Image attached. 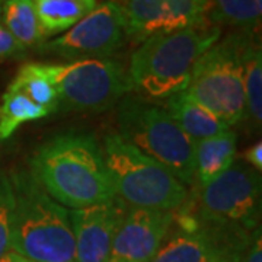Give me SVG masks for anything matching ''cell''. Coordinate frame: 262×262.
I'll return each mask as SVG.
<instances>
[{"label":"cell","instance_id":"15","mask_svg":"<svg viewBox=\"0 0 262 262\" xmlns=\"http://www.w3.org/2000/svg\"><path fill=\"white\" fill-rule=\"evenodd\" d=\"M242 70H244L245 101L246 114L253 130H259L262 124V50L259 29L251 31L244 53H242Z\"/></svg>","mask_w":262,"mask_h":262},{"label":"cell","instance_id":"8","mask_svg":"<svg viewBox=\"0 0 262 262\" xmlns=\"http://www.w3.org/2000/svg\"><path fill=\"white\" fill-rule=\"evenodd\" d=\"M261 172L234 160L220 177L200 185L195 208L189 211L200 220L255 229L261 226Z\"/></svg>","mask_w":262,"mask_h":262},{"label":"cell","instance_id":"12","mask_svg":"<svg viewBox=\"0 0 262 262\" xmlns=\"http://www.w3.org/2000/svg\"><path fill=\"white\" fill-rule=\"evenodd\" d=\"M130 207L118 196L70 211L76 262H108L117 230Z\"/></svg>","mask_w":262,"mask_h":262},{"label":"cell","instance_id":"2","mask_svg":"<svg viewBox=\"0 0 262 262\" xmlns=\"http://www.w3.org/2000/svg\"><path fill=\"white\" fill-rule=\"evenodd\" d=\"M10 251L31 262H76L70 211L48 195L28 169L10 175Z\"/></svg>","mask_w":262,"mask_h":262},{"label":"cell","instance_id":"20","mask_svg":"<svg viewBox=\"0 0 262 262\" xmlns=\"http://www.w3.org/2000/svg\"><path fill=\"white\" fill-rule=\"evenodd\" d=\"M50 114L24 94L8 88L0 103V143L10 139L20 125L46 118Z\"/></svg>","mask_w":262,"mask_h":262},{"label":"cell","instance_id":"19","mask_svg":"<svg viewBox=\"0 0 262 262\" xmlns=\"http://www.w3.org/2000/svg\"><path fill=\"white\" fill-rule=\"evenodd\" d=\"M150 262H211V256L198 225L194 229L178 226Z\"/></svg>","mask_w":262,"mask_h":262},{"label":"cell","instance_id":"13","mask_svg":"<svg viewBox=\"0 0 262 262\" xmlns=\"http://www.w3.org/2000/svg\"><path fill=\"white\" fill-rule=\"evenodd\" d=\"M165 110L194 143L229 130V127L219 117L185 92H179L168 98Z\"/></svg>","mask_w":262,"mask_h":262},{"label":"cell","instance_id":"3","mask_svg":"<svg viewBox=\"0 0 262 262\" xmlns=\"http://www.w3.org/2000/svg\"><path fill=\"white\" fill-rule=\"evenodd\" d=\"M222 38L211 22L162 34L143 41L130 58L131 88L144 99H168L184 92L196 61Z\"/></svg>","mask_w":262,"mask_h":262},{"label":"cell","instance_id":"25","mask_svg":"<svg viewBox=\"0 0 262 262\" xmlns=\"http://www.w3.org/2000/svg\"><path fill=\"white\" fill-rule=\"evenodd\" d=\"M2 5H3V0H0V13H2Z\"/></svg>","mask_w":262,"mask_h":262},{"label":"cell","instance_id":"16","mask_svg":"<svg viewBox=\"0 0 262 262\" xmlns=\"http://www.w3.org/2000/svg\"><path fill=\"white\" fill-rule=\"evenodd\" d=\"M44 38L66 32L98 6V0H34Z\"/></svg>","mask_w":262,"mask_h":262},{"label":"cell","instance_id":"23","mask_svg":"<svg viewBox=\"0 0 262 262\" xmlns=\"http://www.w3.org/2000/svg\"><path fill=\"white\" fill-rule=\"evenodd\" d=\"M25 51L27 48L22 47L9 31L3 27V24H0V60L24 57Z\"/></svg>","mask_w":262,"mask_h":262},{"label":"cell","instance_id":"6","mask_svg":"<svg viewBox=\"0 0 262 262\" xmlns=\"http://www.w3.org/2000/svg\"><path fill=\"white\" fill-rule=\"evenodd\" d=\"M249 32H230L208 48L196 61L191 80L184 91L229 128L242 121L246 114L242 53Z\"/></svg>","mask_w":262,"mask_h":262},{"label":"cell","instance_id":"21","mask_svg":"<svg viewBox=\"0 0 262 262\" xmlns=\"http://www.w3.org/2000/svg\"><path fill=\"white\" fill-rule=\"evenodd\" d=\"M8 88L24 94L32 102L46 108L51 114L58 111L56 88L42 72L41 63H25L19 69Z\"/></svg>","mask_w":262,"mask_h":262},{"label":"cell","instance_id":"14","mask_svg":"<svg viewBox=\"0 0 262 262\" xmlns=\"http://www.w3.org/2000/svg\"><path fill=\"white\" fill-rule=\"evenodd\" d=\"M237 153V136L226 130L195 143V179L200 185L213 181L233 165Z\"/></svg>","mask_w":262,"mask_h":262},{"label":"cell","instance_id":"10","mask_svg":"<svg viewBox=\"0 0 262 262\" xmlns=\"http://www.w3.org/2000/svg\"><path fill=\"white\" fill-rule=\"evenodd\" d=\"M125 18L128 38L170 34L206 22L207 0H115Z\"/></svg>","mask_w":262,"mask_h":262},{"label":"cell","instance_id":"4","mask_svg":"<svg viewBox=\"0 0 262 262\" xmlns=\"http://www.w3.org/2000/svg\"><path fill=\"white\" fill-rule=\"evenodd\" d=\"M117 134L168 168L185 187L195 182V143L181 130L165 106L127 95L118 105Z\"/></svg>","mask_w":262,"mask_h":262},{"label":"cell","instance_id":"11","mask_svg":"<svg viewBox=\"0 0 262 262\" xmlns=\"http://www.w3.org/2000/svg\"><path fill=\"white\" fill-rule=\"evenodd\" d=\"M175 223V211L128 208L114 237L108 262H150Z\"/></svg>","mask_w":262,"mask_h":262},{"label":"cell","instance_id":"26","mask_svg":"<svg viewBox=\"0 0 262 262\" xmlns=\"http://www.w3.org/2000/svg\"><path fill=\"white\" fill-rule=\"evenodd\" d=\"M27 262H31V261H28V259H27Z\"/></svg>","mask_w":262,"mask_h":262},{"label":"cell","instance_id":"9","mask_svg":"<svg viewBox=\"0 0 262 262\" xmlns=\"http://www.w3.org/2000/svg\"><path fill=\"white\" fill-rule=\"evenodd\" d=\"M128 38L120 5L108 0L98 5L63 35L44 41L39 51L69 61L86 58H110Z\"/></svg>","mask_w":262,"mask_h":262},{"label":"cell","instance_id":"5","mask_svg":"<svg viewBox=\"0 0 262 262\" xmlns=\"http://www.w3.org/2000/svg\"><path fill=\"white\" fill-rule=\"evenodd\" d=\"M102 151L115 195L131 208L177 211L188 200L187 187L168 168L118 134L105 137Z\"/></svg>","mask_w":262,"mask_h":262},{"label":"cell","instance_id":"24","mask_svg":"<svg viewBox=\"0 0 262 262\" xmlns=\"http://www.w3.org/2000/svg\"><path fill=\"white\" fill-rule=\"evenodd\" d=\"M244 162L248 163L249 166H252L255 170L261 172L262 169V143L256 141L255 144H252L249 149L245 151Z\"/></svg>","mask_w":262,"mask_h":262},{"label":"cell","instance_id":"7","mask_svg":"<svg viewBox=\"0 0 262 262\" xmlns=\"http://www.w3.org/2000/svg\"><path fill=\"white\" fill-rule=\"evenodd\" d=\"M56 88L58 110L102 113L133 91L128 72L113 58H86L67 63H41Z\"/></svg>","mask_w":262,"mask_h":262},{"label":"cell","instance_id":"17","mask_svg":"<svg viewBox=\"0 0 262 262\" xmlns=\"http://www.w3.org/2000/svg\"><path fill=\"white\" fill-rule=\"evenodd\" d=\"M206 18L217 27L256 31L261 27L262 0H207Z\"/></svg>","mask_w":262,"mask_h":262},{"label":"cell","instance_id":"18","mask_svg":"<svg viewBox=\"0 0 262 262\" xmlns=\"http://www.w3.org/2000/svg\"><path fill=\"white\" fill-rule=\"evenodd\" d=\"M0 15L3 27L24 48L39 47L44 42L34 0H3Z\"/></svg>","mask_w":262,"mask_h":262},{"label":"cell","instance_id":"1","mask_svg":"<svg viewBox=\"0 0 262 262\" xmlns=\"http://www.w3.org/2000/svg\"><path fill=\"white\" fill-rule=\"evenodd\" d=\"M28 170L66 208H84L117 196L102 147L89 133L66 131L48 139L32 153Z\"/></svg>","mask_w":262,"mask_h":262},{"label":"cell","instance_id":"22","mask_svg":"<svg viewBox=\"0 0 262 262\" xmlns=\"http://www.w3.org/2000/svg\"><path fill=\"white\" fill-rule=\"evenodd\" d=\"M13 211V188L10 177L0 173V259L10 251V223Z\"/></svg>","mask_w":262,"mask_h":262}]
</instances>
